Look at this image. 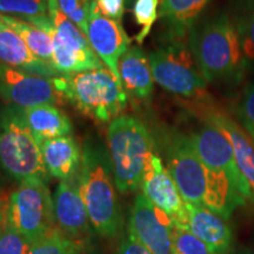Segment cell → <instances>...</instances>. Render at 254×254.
<instances>
[{
	"label": "cell",
	"mask_w": 254,
	"mask_h": 254,
	"mask_svg": "<svg viewBox=\"0 0 254 254\" xmlns=\"http://www.w3.org/2000/svg\"><path fill=\"white\" fill-rule=\"evenodd\" d=\"M77 243L56 226L32 244L28 254H69Z\"/></svg>",
	"instance_id": "cb8c5ba5"
},
{
	"label": "cell",
	"mask_w": 254,
	"mask_h": 254,
	"mask_svg": "<svg viewBox=\"0 0 254 254\" xmlns=\"http://www.w3.org/2000/svg\"><path fill=\"white\" fill-rule=\"evenodd\" d=\"M57 1L63 13L77 25L86 36L92 12V0H57Z\"/></svg>",
	"instance_id": "4316f807"
},
{
	"label": "cell",
	"mask_w": 254,
	"mask_h": 254,
	"mask_svg": "<svg viewBox=\"0 0 254 254\" xmlns=\"http://www.w3.org/2000/svg\"><path fill=\"white\" fill-rule=\"evenodd\" d=\"M187 230L204 241L214 254H227L232 246V231L226 219L204 206L187 204Z\"/></svg>",
	"instance_id": "ac0fdd59"
},
{
	"label": "cell",
	"mask_w": 254,
	"mask_h": 254,
	"mask_svg": "<svg viewBox=\"0 0 254 254\" xmlns=\"http://www.w3.org/2000/svg\"><path fill=\"white\" fill-rule=\"evenodd\" d=\"M2 20L9 25L17 33L23 38L31 52L38 58L44 60V62L53 66L52 53H53V44L52 38L47 32L41 28L34 26L30 23L21 20V19L8 17V15L0 14ZM55 67V66H53Z\"/></svg>",
	"instance_id": "7402d4cb"
},
{
	"label": "cell",
	"mask_w": 254,
	"mask_h": 254,
	"mask_svg": "<svg viewBox=\"0 0 254 254\" xmlns=\"http://www.w3.org/2000/svg\"><path fill=\"white\" fill-rule=\"evenodd\" d=\"M120 81L131 99L141 103L150 101L154 90V78L148 56L140 47L132 46L119 62Z\"/></svg>",
	"instance_id": "2e32d148"
},
{
	"label": "cell",
	"mask_w": 254,
	"mask_h": 254,
	"mask_svg": "<svg viewBox=\"0 0 254 254\" xmlns=\"http://www.w3.org/2000/svg\"><path fill=\"white\" fill-rule=\"evenodd\" d=\"M241 51L247 65L254 63V9L243 15L236 24Z\"/></svg>",
	"instance_id": "f1b7e54d"
},
{
	"label": "cell",
	"mask_w": 254,
	"mask_h": 254,
	"mask_svg": "<svg viewBox=\"0 0 254 254\" xmlns=\"http://www.w3.org/2000/svg\"><path fill=\"white\" fill-rule=\"evenodd\" d=\"M238 113L245 131L254 140V82L247 85L241 95Z\"/></svg>",
	"instance_id": "f546056e"
},
{
	"label": "cell",
	"mask_w": 254,
	"mask_h": 254,
	"mask_svg": "<svg viewBox=\"0 0 254 254\" xmlns=\"http://www.w3.org/2000/svg\"><path fill=\"white\" fill-rule=\"evenodd\" d=\"M172 221L142 194L135 196L128 220V234L153 254H176Z\"/></svg>",
	"instance_id": "8fae6325"
},
{
	"label": "cell",
	"mask_w": 254,
	"mask_h": 254,
	"mask_svg": "<svg viewBox=\"0 0 254 254\" xmlns=\"http://www.w3.org/2000/svg\"><path fill=\"white\" fill-rule=\"evenodd\" d=\"M0 14L32 23L49 17L47 0H0Z\"/></svg>",
	"instance_id": "603a6c76"
},
{
	"label": "cell",
	"mask_w": 254,
	"mask_h": 254,
	"mask_svg": "<svg viewBox=\"0 0 254 254\" xmlns=\"http://www.w3.org/2000/svg\"><path fill=\"white\" fill-rule=\"evenodd\" d=\"M6 218V206L1 199H0V227L4 225Z\"/></svg>",
	"instance_id": "836d02e7"
},
{
	"label": "cell",
	"mask_w": 254,
	"mask_h": 254,
	"mask_svg": "<svg viewBox=\"0 0 254 254\" xmlns=\"http://www.w3.org/2000/svg\"><path fill=\"white\" fill-rule=\"evenodd\" d=\"M0 63L45 78L58 77L53 66L33 55L19 34L0 17Z\"/></svg>",
	"instance_id": "9a60e30c"
},
{
	"label": "cell",
	"mask_w": 254,
	"mask_h": 254,
	"mask_svg": "<svg viewBox=\"0 0 254 254\" xmlns=\"http://www.w3.org/2000/svg\"><path fill=\"white\" fill-rule=\"evenodd\" d=\"M171 233L176 254H214L204 241L189 230L172 226Z\"/></svg>",
	"instance_id": "484cf974"
},
{
	"label": "cell",
	"mask_w": 254,
	"mask_h": 254,
	"mask_svg": "<svg viewBox=\"0 0 254 254\" xmlns=\"http://www.w3.org/2000/svg\"><path fill=\"white\" fill-rule=\"evenodd\" d=\"M159 0H135L133 5V17L135 23L140 26V31L135 36L138 44H142L150 34L153 25L159 18Z\"/></svg>",
	"instance_id": "d4e9b609"
},
{
	"label": "cell",
	"mask_w": 254,
	"mask_h": 254,
	"mask_svg": "<svg viewBox=\"0 0 254 254\" xmlns=\"http://www.w3.org/2000/svg\"><path fill=\"white\" fill-rule=\"evenodd\" d=\"M40 148L50 177L62 182L75 176L80 170L82 150L73 136L45 140L40 144Z\"/></svg>",
	"instance_id": "d6986e66"
},
{
	"label": "cell",
	"mask_w": 254,
	"mask_h": 254,
	"mask_svg": "<svg viewBox=\"0 0 254 254\" xmlns=\"http://www.w3.org/2000/svg\"><path fill=\"white\" fill-rule=\"evenodd\" d=\"M166 168L187 204L204 206L208 171L200 159L190 135L173 133L165 141Z\"/></svg>",
	"instance_id": "ba28073f"
},
{
	"label": "cell",
	"mask_w": 254,
	"mask_h": 254,
	"mask_svg": "<svg viewBox=\"0 0 254 254\" xmlns=\"http://www.w3.org/2000/svg\"><path fill=\"white\" fill-rule=\"evenodd\" d=\"M53 82L65 100L98 123H111L126 107L127 94L122 82L106 66L58 75Z\"/></svg>",
	"instance_id": "277c9868"
},
{
	"label": "cell",
	"mask_w": 254,
	"mask_h": 254,
	"mask_svg": "<svg viewBox=\"0 0 254 254\" xmlns=\"http://www.w3.org/2000/svg\"><path fill=\"white\" fill-rule=\"evenodd\" d=\"M117 254H153L151 253L142 244L135 240L134 238L128 236L124 237L120 245L117 250Z\"/></svg>",
	"instance_id": "1f68e13d"
},
{
	"label": "cell",
	"mask_w": 254,
	"mask_h": 254,
	"mask_svg": "<svg viewBox=\"0 0 254 254\" xmlns=\"http://www.w3.org/2000/svg\"><path fill=\"white\" fill-rule=\"evenodd\" d=\"M205 119L206 123L217 127L230 141L237 166L254 194V144L252 138L238 125V123L221 111L214 109L207 111L205 113Z\"/></svg>",
	"instance_id": "e0dca14e"
},
{
	"label": "cell",
	"mask_w": 254,
	"mask_h": 254,
	"mask_svg": "<svg viewBox=\"0 0 254 254\" xmlns=\"http://www.w3.org/2000/svg\"><path fill=\"white\" fill-rule=\"evenodd\" d=\"M0 167L19 184L50 180L39 141L28 127L20 107L9 104L0 107Z\"/></svg>",
	"instance_id": "5b68a950"
},
{
	"label": "cell",
	"mask_w": 254,
	"mask_h": 254,
	"mask_svg": "<svg viewBox=\"0 0 254 254\" xmlns=\"http://www.w3.org/2000/svg\"><path fill=\"white\" fill-rule=\"evenodd\" d=\"M32 243L4 222L0 227V254H28Z\"/></svg>",
	"instance_id": "83f0119b"
},
{
	"label": "cell",
	"mask_w": 254,
	"mask_h": 254,
	"mask_svg": "<svg viewBox=\"0 0 254 254\" xmlns=\"http://www.w3.org/2000/svg\"><path fill=\"white\" fill-rule=\"evenodd\" d=\"M86 37L95 55L120 81L119 62L131 44L122 23L104 17L92 8Z\"/></svg>",
	"instance_id": "5bb4252c"
},
{
	"label": "cell",
	"mask_w": 254,
	"mask_h": 254,
	"mask_svg": "<svg viewBox=\"0 0 254 254\" xmlns=\"http://www.w3.org/2000/svg\"><path fill=\"white\" fill-rule=\"evenodd\" d=\"M24 118L39 144L50 139L72 134L73 126L65 112L57 105L44 104L21 109Z\"/></svg>",
	"instance_id": "44dd1931"
},
{
	"label": "cell",
	"mask_w": 254,
	"mask_h": 254,
	"mask_svg": "<svg viewBox=\"0 0 254 254\" xmlns=\"http://www.w3.org/2000/svg\"><path fill=\"white\" fill-rule=\"evenodd\" d=\"M189 47L207 82H238L247 66L237 26L226 14H219L189 34Z\"/></svg>",
	"instance_id": "7a4b0ae2"
},
{
	"label": "cell",
	"mask_w": 254,
	"mask_h": 254,
	"mask_svg": "<svg viewBox=\"0 0 254 254\" xmlns=\"http://www.w3.org/2000/svg\"><path fill=\"white\" fill-rule=\"evenodd\" d=\"M250 5H251V9H254V0H249Z\"/></svg>",
	"instance_id": "e575fe53"
},
{
	"label": "cell",
	"mask_w": 254,
	"mask_h": 254,
	"mask_svg": "<svg viewBox=\"0 0 254 254\" xmlns=\"http://www.w3.org/2000/svg\"><path fill=\"white\" fill-rule=\"evenodd\" d=\"M200 159L209 171L230 176L244 190L247 199L252 198V190L237 166L230 141L217 127L206 123L199 131L190 134Z\"/></svg>",
	"instance_id": "4fadbf2b"
},
{
	"label": "cell",
	"mask_w": 254,
	"mask_h": 254,
	"mask_svg": "<svg viewBox=\"0 0 254 254\" xmlns=\"http://www.w3.org/2000/svg\"><path fill=\"white\" fill-rule=\"evenodd\" d=\"M154 81L165 91L183 99L199 103L204 113L212 110V100L206 81L189 44L167 40L166 44L148 53Z\"/></svg>",
	"instance_id": "8992f818"
},
{
	"label": "cell",
	"mask_w": 254,
	"mask_h": 254,
	"mask_svg": "<svg viewBox=\"0 0 254 254\" xmlns=\"http://www.w3.org/2000/svg\"><path fill=\"white\" fill-rule=\"evenodd\" d=\"M53 213L56 226L72 240L90 241L92 227L86 206L80 192L79 172L62 180L53 194Z\"/></svg>",
	"instance_id": "7c38bea8"
},
{
	"label": "cell",
	"mask_w": 254,
	"mask_h": 254,
	"mask_svg": "<svg viewBox=\"0 0 254 254\" xmlns=\"http://www.w3.org/2000/svg\"><path fill=\"white\" fill-rule=\"evenodd\" d=\"M211 0H160L159 18L166 27L167 40L184 41Z\"/></svg>",
	"instance_id": "ffe728a7"
},
{
	"label": "cell",
	"mask_w": 254,
	"mask_h": 254,
	"mask_svg": "<svg viewBox=\"0 0 254 254\" xmlns=\"http://www.w3.org/2000/svg\"><path fill=\"white\" fill-rule=\"evenodd\" d=\"M133 1V0H125V2H126V5L127 4H131V2Z\"/></svg>",
	"instance_id": "d590c367"
},
{
	"label": "cell",
	"mask_w": 254,
	"mask_h": 254,
	"mask_svg": "<svg viewBox=\"0 0 254 254\" xmlns=\"http://www.w3.org/2000/svg\"><path fill=\"white\" fill-rule=\"evenodd\" d=\"M150 131L134 116L117 117L107 128V152L114 183L122 193H133L141 186L146 166L153 152Z\"/></svg>",
	"instance_id": "3957f363"
},
{
	"label": "cell",
	"mask_w": 254,
	"mask_h": 254,
	"mask_svg": "<svg viewBox=\"0 0 254 254\" xmlns=\"http://www.w3.org/2000/svg\"><path fill=\"white\" fill-rule=\"evenodd\" d=\"M140 187L142 194L171 219L173 226L187 230L189 212L186 201L161 158L155 153L146 166Z\"/></svg>",
	"instance_id": "30bf717a"
},
{
	"label": "cell",
	"mask_w": 254,
	"mask_h": 254,
	"mask_svg": "<svg viewBox=\"0 0 254 254\" xmlns=\"http://www.w3.org/2000/svg\"><path fill=\"white\" fill-rule=\"evenodd\" d=\"M125 0H92V8L104 17L122 23L125 12Z\"/></svg>",
	"instance_id": "4dcf8cb0"
},
{
	"label": "cell",
	"mask_w": 254,
	"mask_h": 254,
	"mask_svg": "<svg viewBox=\"0 0 254 254\" xmlns=\"http://www.w3.org/2000/svg\"><path fill=\"white\" fill-rule=\"evenodd\" d=\"M5 222L32 244L56 227L53 196L47 183L30 180L19 184L6 204Z\"/></svg>",
	"instance_id": "52a82bcc"
},
{
	"label": "cell",
	"mask_w": 254,
	"mask_h": 254,
	"mask_svg": "<svg viewBox=\"0 0 254 254\" xmlns=\"http://www.w3.org/2000/svg\"><path fill=\"white\" fill-rule=\"evenodd\" d=\"M79 183L93 230L106 239L116 238L122 232L123 214L112 166L109 152L93 139H86L82 146Z\"/></svg>",
	"instance_id": "6da1fadb"
},
{
	"label": "cell",
	"mask_w": 254,
	"mask_h": 254,
	"mask_svg": "<svg viewBox=\"0 0 254 254\" xmlns=\"http://www.w3.org/2000/svg\"><path fill=\"white\" fill-rule=\"evenodd\" d=\"M69 254H104L100 250L93 246L91 241H81V243H77Z\"/></svg>",
	"instance_id": "d6a6232c"
},
{
	"label": "cell",
	"mask_w": 254,
	"mask_h": 254,
	"mask_svg": "<svg viewBox=\"0 0 254 254\" xmlns=\"http://www.w3.org/2000/svg\"><path fill=\"white\" fill-rule=\"evenodd\" d=\"M0 97L9 105L27 109L37 105H62L65 101L53 78H45L0 63Z\"/></svg>",
	"instance_id": "9c48e42d"
}]
</instances>
